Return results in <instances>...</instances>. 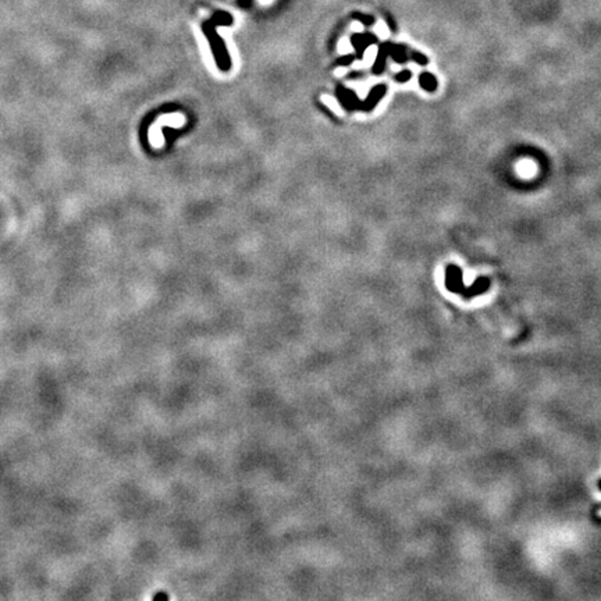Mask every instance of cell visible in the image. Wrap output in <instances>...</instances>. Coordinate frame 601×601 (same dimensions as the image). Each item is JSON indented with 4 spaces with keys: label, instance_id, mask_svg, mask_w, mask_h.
Instances as JSON below:
<instances>
[{
    "label": "cell",
    "instance_id": "cell-1",
    "mask_svg": "<svg viewBox=\"0 0 601 601\" xmlns=\"http://www.w3.org/2000/svg\"><path fill=\"white\" fill-rule=\"evenodd\" d=\"M445 287L451 292H460L464 289V280H462V270L457 265H448L445 267Z\"/></svg>",
    "mask_w": 601,
    "mask_h": 601
},
{
    "label": "cell",
    "instance_id": "cell-2",
    "mask_svg": "<svg viewBox=\"0 0 601 601\" xmlns=\"http://www.w3.org/2000/svg\"><path fill=\"white\" fill-rule=\"evenodd\" d=\"M351 42L352 46H354L355 51H357V55H355V56H357V59L361 60L363 57L365 51H366L370 45L376 43V42H377V38H376L373 34H370V32H363V34L352 35Z\"/></svg>",
    "mask_w": 601,
    "mask_h": 601
},
{
    "label": "cell",
    "instance_id": "cell-3",
    "mask_svg": "<svg viewBox=\"0 0 601 601\" xmlns=\"http://www.w3.org/2000/svg\"><path fill=\"white\" fill-rule=\"evenodd\" d=\"M488 287H490V280L487 277H479L475 283L472 284L471 287H468V288L464 287V289L461 291V294L465 299H469V298H473V296H477V295L486 292Z\"/></svg>",
    "mask_w": 601,
    "mask_h": 601
},
{
    "label": "cell",
    "instance_id": "cell-4",
    "mask_svg": "<svg viewBox=\"0 0 601 601\" xmlns=\"http://www.w3.org/2000/svg\"><path fill=\"white\" fill-rule=\"evenodd\" d=\"M386 91H387V86L386 85H376L370 91V93H369V96L365 99V102L361 103V109L362 110H365V112H370L372 109L377 105V103L380 102L381 97L386 95Z\"/></svg>",
    "mask_w": 601,
    "mask_h": 601
},
{
    "label": "cell",
    "instance_id": "cell-5",
    "mask_svg": "<svg viewBox=\"0 0 601 601\" xmlns=\"http://www.w3.org/2000/svg\"><path fill=\"white\" fill-rule=\"evenodd\" d=\"M390 47H391V42H384L381 43L377 52V59L374 62L373 66V73L374 74H381L386 68L387 59L390 57Z\"/></svg>",
    "mask_w": 601,
    "mask_h": 601
},
{
    "label": "cell",
    "instance_id": "cell-6",
    "mask_svg": "<svg viewBox=\"0 0 601 601\" xmlns=\"http://www.w3.org/2000/svg\"><path fill=\"white\" fill-rule=\"evenodd\" d=\"M390 56L398 64H405L409 60L408 47L404 43H391L390 47Z\"/></svg>",
    "mask_w": 601,
    "mask_h": 601
},
{
    "label": "cell",
    "instance_id": "cell-7",
    "mask_svg": "<svg viewBox=\"0 0 601 601\" xmlns=\"http://www.w3.org/2000/svg\"><path fill=\"white\" fill-rule=\"evenodd\" d=\"M419 85L422 86V89H425L426 92H436L438 82H437L436 75H433L431 73H422L419 75Z\"/></svg>",
    "mask_w": 601,
    "mask_h": 601
},
{
    "label": "cell",
    "instance_id": "cell-8",
    "mask_svg": "<svg viewBox=\"0 0 601 601\" xmlns=\"http://www.w3.org/2000/svg\"><path fill=\"white\" fill-rule=\"evenodd\" d=\"M340 99H341V102H342V105H344L346 109H349V110H352V109L361 108V103L358 102L359 99H358V96L355 95V93H354V92L346 91V89H342V88H340Z\"/></svg>",
    "mask_w": 601,
    "mask_h": 601
},
{
    "label": "cell",
    "instance_id": "cell-9",
    "mask_svg": "<svg viewBox=\"0 0 601 601\" xmlns=\"http://www.w3.org/2000/svg\"><path fill=\"white\" fill-rule=\"evenodd\" d=\"M352 18L358 20V21H359L361 24H363L365 27H372V25H374V23H376V18H374L373 16H370V14H365V13H361V12L354 13V14H352Z\"/></svg>",
    "mask_w": 601,
    "mask_h": 601
},
{
    "label": "cell",
    "instance_id": "cell-10",
    "mask_svg": "<svg viewBox=\"0 0 601 601\" xmlns=\"http://www.w3.org/2000/svg\"><path fill=\"white\" fill-rule=\"evenodd\" d=\"M409 59H412L416 64H420V66H426L427 63H429V59H427V56L426 55H423V53H420V52L418 51H411L409 52Z\"/></svg>",
    "mask_w": 601,
    "mask_h": 601
},
{
    "label": "cell",
    "instance_id": "cell-11",
    "mask_svg": "<svg viewBox=\"0 0 601 601\" xmlns=\"http://www.w3.org/2000/svg\"><path fill=\"white\" fill-rule=\"evenodd\" d=\"M412 78V73L409 71V70H403V71H399L398 74H395V77H394V80L397 81V82H399V84H405V82H408L409 80Z\"/></svg>",
    "mask_w": 601,
    "mask_h": 601
},
{
    "label": "cell",
    "instance_id": "cell-12",
    "mask_svg": "<svg viewBox=\"0 0 601 601\" xmlns=\"http://www.w3.org/2000/svg\"><path fill=\"white\" fill-rule=\"evenodd\" d=\"M357 59V56L355 55H346V56H342L340 57L338 60H337V64H341V66H348V64H351L354 60Z\"/></svg>",
    "mask_w": 601,
    "mask_h": 601
},
{
    "label": "cell",
    "instance_id": "cell-13",
    "mask_svg": "<svg viewBox=\"0 0 601 601\" xmlns=\"http://www.w3.org/2000/svg\"><path fill=\"white\" fill-rule=\"evenodd\" d=\"M386 20H387V24H388V27L391 28V31H397V25H395V21H394V18L391 17V16H388V14H386Z\"/></svg>",
    "mask_w": 601,
    "mask_h": 601
},
{
    "label": "cell",
    "instance_id": "cell-14",
    "mask_svg": "<svg viewBox=\"0 0 601 601\" xmlns=\"http://www.w3.org/2000/svg\"><path fill=\"white\" fill-rule=\"evenodd\" d=\"M598 487H600V490H601V480H600V483H598Z\"/></svg>",
    "mask_w": 601,
    "mask_h": 601
}]
</instances>
